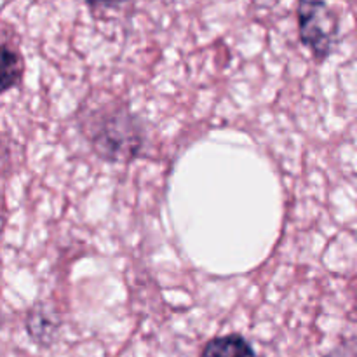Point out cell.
Returning a JSON list of instances; mask_svg holds the SVG:
<instances>
[{
  "mask_svg": "<svg viewBox=\"0 0 357 357\" xmlns=\"http://www.w3.org/2000/svg\"><path fill=\"white\" fill-rule=\"evenodd\" d=\"M2 82H3V91L10 89L13 86H16L17 80L21 77V59L17 56L16 51L9 49L7 45H3L2 49Z\"/></svg>",
  "mask_w": 357,
  "mask_h": 357,
  "instance_id": "3",
  "label": "cell"
},
{
  "mask_svg": "<svg viewBox=\"0 0 357 357\" xmlns=\"http://www.w3.org/2000/svg\"><path fill=\"white\" fill-rule=\"evenodd\" d=\"M298 28L303 44L317 56L326 58L337 38V16L324 0H300Z\"/></svg>",
  "mask_w": 357,
  "mask_h": 357,
  "instance_id": "1",
  "label": "cell"
},
{
  "mask_svg": "<svg viewBox=\"0 0 357 357\" xmlns=\"http://www.w3.org/2000/svg\"><path fill=\"white\" fill-rule=\"evenodd\" d=\"M87 2L91 3V6H117V3H121L122 0H87Z\"/></svg>",
  "mask_w": 357,
  "mask_h": 357,
  "instance_id": "4",
  "label": "cell"
},
{
  "mask_svg": "<svg viewBox=\"0 0 357 357\" xmlns=\"http://www.w3.org/2000/svg\"><path fill=\"white\" fill-rule=\"evenodd\" d=\"M202 357H257L253 347L239 335L215 338L206 345Z\"/></svg>",
  "mask_w": 357,
  "mask_h": 357,
  "instance_id": "2",
  "label": "cell"
}]
</instances>
